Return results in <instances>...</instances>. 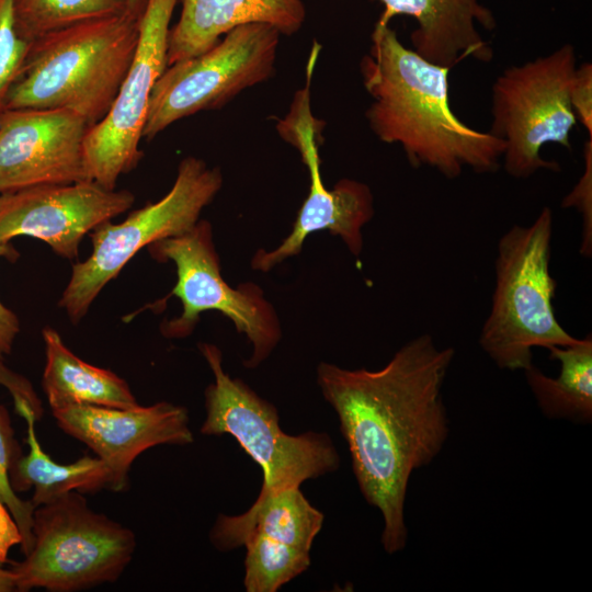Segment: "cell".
I'll list each match as a JSON object with an SVG mask.
<instances>
[{"label":"cell","instance_id":"obj_1","mask_svg":"<svg viewBox=\"0 0 592 592\" xmlns=\"http://www.w3.org/2000/svg\"><path fill=\"white\" fill-rule=\"evenodd\" d=\"M453 348L424 333L402 345L382 368L348 369L321 362L317 383L339 419L364 499L383 517L380 542L401 551L405 503L412 473L430 465L449 434L442 389Z\"/></svg>","mask_w":592,"mask_h":592},{"label":"cell","instance_id":"obj_2","mask_svg":"<svg viewBox=\"0 0 592 592\" xmlns=\"http://www.w3.org/2000/svg\"><path fill=\"white\" fill-rule=\"evenodd\" d=\"M360 70L373 99L365 112L371 130L379 140L399 145L412 167L432 168L447 179L465 169L498 171L505 144L453 112L449 68L406 47L389 25L375 24Z\"/></svg>","mask_w":592,"mask_h":592},{"label":"cell","instance_id":"obj_3","mask_svg":"<svg viewBox=\"0 0 592 592\" xmlns=\"http://www.w3.org/2000/svg\"><path fill=\"white\" fill-rule=\"evenodd\" d=\"M139 21L126 9L33 41L4 110L64 109L95 125L118 95L136 49Z\"/></svg>","mask_w":592,"mask_h":592},{"label":"cell","instance_id":"obj_4","mask_svg":"<svg viewBox=\"0 0 592 592\" xmlns=\"http://www.w3.org/2000/svg\"><path fill=\"white\" fill-rule=\"evenodd\" d=\"M553 228V212L543 207L531 225H514L498 241L496 285L479 344L501 369L524 371L533 364L532 349L578 340L555 312L557 283L549 270Z\"/></svg>","mask_w":592,"mask_h":592},{"label":"cell","instance_id":"obj_5","mask_svg":"<svg viewBox=\"0 0 592 592\" xmlns=\"http://www.w3.org/2000/svg\"><path fill=\"white\" fill-rule=\"evenodd\" d=\"M32 532L30 553L9 562L18 592H77L115 582L137 547L129 527L92 510L78 491L37 506Z\"/></svg>","mask_w":592,"mask_h":592},{"label":"cell","instance_id":"obj_6","mask_svg":"<svg viewBox=\"0 0 592 592\" xmlns=\"http://www.w3.org/2000/svg\"><path fill=\"white\" fill-rule=\"evenodd\" d=\"M198 349L214 375L204 392L206 414L200 431L231 435L260 466L263 482L258 497L300 487L339 468V454L327 433H285L276 408L224 371L218 346L202 342Z\"/></svg>","mask_w":592,"mask_h":592},{"label":"cell","instance_id":"obj_7","mask_svg":"<svg viewBox=\"0 0 592 592\" xmlns=\"http://www.w3.org/2000/svg\"><path fill=\"white\" fill-rule=\"evenodd\" d=\"M577 67L574 47L565 44L545 56L505 68L491 88L490 130L505 144V172L526 179L538 170L560 171L540 149L558 144L572 150L571 133L578 124L570 103Z\"/></svg>","mask_w":592,"mask_h":592},{"label":"cell","instance_id":"obj_8","mask_svg":"<svg viewBox=\"0 0 592 592\" xmlns=\"http://www.w3.org/2000/svg\"><path fill=\"white\" fill-rule=\"evenodd\" d=\"M221 185L218 167H208L202 159L189 156L180 162L175 181L162 198L134 210L118 224L109 220L95 227L89 234L91 254L72 265L58 301L71 322L76 325L87 315L104 286L137 252L192 229Z\"/></svg>","mask_w":592,"mask_h":592},{"label":"cell","instance_id":"obj_9","mask_svg":"<svg viewBox=\"0 0 592 592\" xmlns=\"http://www.w3.org/2000/svg\"><path fill=\"white\" fill-rule=\"evenodd\" d=\"M147 249L156 261H172L177 269L170 295L181 300L182 312L161 325L166 338L190 335L204 311L216 310L251 343L252 353L243 362L247 368L258 367L271 355L282 337L277 314L260 286L244 283L235 288L224 280L209 221L200 219L189 231L158 240Z\"/></svg>","mask_w":592,"mask_h":592},{"label":"cell","instance_id":"obj_10","mask_svg":"<svg viewBox=\"0 0 592 592\" xmlns=\"http://www.w3.org/2000/svg\"><path fill=\"white\" fill-rule=\"evenodd\" d=\"M280 36L269 24L240 25L206 52L168 66L151 90L143 137L151 139L179 119L219 109L267 80Z\"/></svg>","mask_w":592,"mask_h":592},{"label":"cell","instance_id":"obj_11","mask_svg":"<svg viewBox=\"0 0 592 592\" xmlns=\"http://www.w3.org/2000/svg\"><path fill=\"white\" fill-rule=\"evenodd\" d=\"M276 129L299 151L309 172V192L291 234L275 249L257 251L251 266L261 272L272 270L299 254L307 237L320 230L340 237L349 251L358 257L363 249L362 229L374 216L373 193L367 184L353 179H341L332 190L326 187L318 151L323 123L311 113L309 89L295 93L289 112L277 121Z\"/></svg>","mask_w":592,"mask_h":592},{"label":"cell","instance_id":"obj_12","mask_svg":"<svg viewBox=\"0 0 592 592\" xmlns=\"http://www.w3.org/2000/svg\"><path fill=\"white\" fill-rule=\"evenodd\" d=\"M178 0H148L139 21L136 49L118 95L84 140L92 181L114 190L118 178L143 156L139 144L151 90L168 67L170 23Z\"/></svg>","mask_w":592,"mask_h":592},{"label":"cell","instance_id":"obj_13","mask_svg":"<svg viewBox=\"0 0 592 592\" xmlns=\"http://www.w3.org/2000/svg\"><path fill=\"white\" fill-rule=\"evenodd\" d=\"M135 195L94 181L44 184L0 193V242L26 236L77 260L83 237L129 209Z\"/></svg>","mask_w":592,"mask_h":592},{"label":"cell","instance_id":"obj_14","mask_svg":"<svg viewBox=\"0 0 592 592\" xmlns=\"http://www.w3.org/2000/svg\"><path fill=\"white\" fill-rule=\"evenodd\" d=\"M89 128L69 110H4L0 114V193L92 181L84 152Z\"/></svg>","mask_w":592,"mask_h":592},{"label":"cell","instance_id":"obj_15","mask_svg":"<svg viewBox=\"0 0 592 592\" xmlns=\"http://www.w3.org/2000/svg\"><path fill=\"white\" fill-rule=\"evenodd\" d=\"M52 414L66 434L110 466L117 492L126 490L130 467L143 452L194 441L187 410L168 401L135 408L71 405L54 408Z\"/></svg>","mask_w":592,"mask_h":592},{"label":"cell","instance_id":"obj_16","mask_svg":"<svg viewBox=\"0 0 592 592\" xmlns=\"http://www.w3.org/2000/svg\"><path fill=\"white\" fill-rule=\"evenodd\" d=\"M384 10L377 25H389L391 19L407 15L417 27L411 33L412 49L426 60L446 68L466 57L489 62L493 50L481 37L478 26L492 31L493 12L480 0H376Z\"/></svg>","mask_w":592,"mask_h":592},{"label":"cell","instance_id":"obj_17","mask_svg":"<svg viewBox=\"0 0 592 592\" xmlns=\"http://www.w3.org/2000/svg\"><path fill=\"white\" fill-rule=\"evenodd\" d=\"M305 19L301 0H183L170 29L168 66L206 52L237 26L264 23L292 35Z\"/></svg>","mask_w":592,"mask_h":592},{"label":"cell","instance_id":"obj_18","mask_svg":"<svg viewBox=\"0 0 592 592\" xmlns=\"http://www.w3.org/2000/svg\"><path fill=\"white\" fill-rule=\"evenodd\" d=\"M323 520L299 487H293L258 497L242 514H219L209 531V540L219 551H230L241 547L249 536L260 534L310 551Z\"/></svg>","mask_w":592,"mask_h":592},{"label":"cell","instance_id":"obj_19","mask_svg":"<svg viewBox=\"0 0 592 592\" xmlns=\"http://www.w3.org/2000/svg\"><path fill=\"white\" fill-rule=\"evenodd\" d=\"M15 411L26 423L30 451L14 463L10 482L16 493L33 489L30 500L35 509L72 491L83 494L101 490L117 492L114 474L103 459L84 455L70 464L55 462L37 439L35 423L38 420L34 411L26 403L16 405Z\"/></svg>","mask_w":592,"mask_h":592},{"label":"cell","instance_id":"obj_20","mask_svg":"<svg viewBox=\"0 0 592 592\" xmlns=\"http://www.w3.org/2000/svg\"><path fill=\"white\" fill-rule=\"evenodd\" d=\"M42 335L46 356L42 386L50 409L71 405L140 406L125 379L78 357L55 329L45 327Z\"/></svg>","mask_w":592,"mask_h":592},{"label":"cell","instance_id":"obj_21","mask_svg":"<svg viewBox=\"0 0 592 592\" xmlns=\"http://www.w3.org/2000/svg\"><path fill=\"white\" fill-rule=\"evenodd\" d=\"M551 360L559 362L557 377H549L532 364L524 369L527 385L543 414L588 424L592 421V339L566 346L548 349Z\"/></svg>","mask_w":592,"mask_h":592},{"label":"cell","instance_id":"obj_22","mask_svg":"<svg viewBox=\"0 0 592 592\" xmlns=\"http://www.w3.org/2000/svg\"><path fill=\"white\" fill-rule=\"evenodd\" d=\"M126 10V0H14V26L27 43L52 32Z\"/></svg>","mask_w":592,"mask_h":592},{"label":"cell","instance_id":"obj_23","mask_svg":"<svg viewBox=\"0 0 592 592\" xmlns=\"http://www.w3.org/2000/svg\"><path fill=\"white\" fill-rule=\"evenodd\" d=\"M243 585L247 592H275L310 566V551L264 535L249 536L243 545Z\"/></svg>","mask_w":592,"mask_h":592},{"label":"cell","instance_id":"obj_24","mask_svg":"<svg viewBox=\"0 0 592 592\" xmlns=\"http://www.w3.org/2000/svg\"><path fill=\"white\" fill-rule=\"evenodd\" d=\"M23 455L22 448L14 435L10 413L5 406L0 405V499L10 510L21 533V550L30 553L33 546V517L35 506L31 500H23L12 489L10 471L14 463Z\"/></svg>","mask_w":592,"mask_h":592},{"label":"cell","instance_id":"obj_25","mask_svg":"<svg viewBox=\"0 0 592 592\" xmlns=\"http://www.w3.org/2000/svg\"><path fill=\"white\" fill-rule=\"evenodd\" d=\"M13 3L14 0H0V114L30 48V43L16 33Z\"/></svg>","mask_w":592,"mask_h":592},{"label":"cell","instance_id":"obj_26","mask_svg":"<svg viewBox=\"0 0 592 592\" xmlns=\"http://www.w3.org/2000/svg\"><path fill=\"white\" fill-rule=\"evenodd\" d=\"M584 171L577 184L562 200L563 208H576L582 215V243L580 253L592 254V136L583 146Z\"/></svg>","mask_w":592,"mask_h":592},{"label":"cell","instance_id":"obj_27","mask_svg":"<svg viewBox=\"0 0 592 592\" xmlns=\"http://www.w3.org/2000/svg\"><path fill=\"white\" fill-rule=\"evenodd\" d=\"M570 103L577 121L592 136V65L582 62L576 67L571 87Z\"/></svg>","mask_w":592,"mask_h":592},{"label":"cell","instance_id":"obj_28","mask_svg":"<svg viewBox=\"0 0 592 592\" xmlns=\"http://www.w3.org/2000/svg\"><path fill=\"white\" fill-rule=\"evenodd\" d=\"M19 257L18 251L10 242H0V259L5 258L14 261ZM20 332V321L16 315L0 301V360L12 352L16 335Z\"/></svg>","mask_w":592,"mask_h":592},{"label":"cell","instance_id":"obj_29","mask_svg":"<svg viewBox=\"0 0 592 592\" xmlns=\"http://www.w3.org/2000/svg\"><path fill=\"white\" fill-rule=\"evenodd\" d=\"M0 385L10 391L14 406L26 403L32 408L38 419L42 418L44 409L31 383L8 368L2 360H0Z\"/></svg>","mask_w":592,"mask_h":592},{"label":"cell","instance_id":"obj_30","mask_svg":"<svg viewBox=\"0 0 592 592\" xmlns=\"http://www.w3.org/2000/svg\"><path fill=\"white\" fill-rule=\"evenodd\" d=\"M21 542L18 524L0 499V561L7 563L10 549L15 545H21Z\"/></svg>","mask_w":592,"mask_h":592},{"label":"cell","instance_id":"obj_31","mask_svg":"<svg viewBox=\"0 0 592 592\" xmlns=\"http://www.w3.org/2000/svg\"><path fill=\"white\" fill-rule=\"evenodd\" d=\"M15 590V577L10 568H4L0 561V592H13Z\"/></svg>","mask_w":592,"mask_h":592},{"label":"cell","instance_id":"obj_32","mask_svg":"<svg viewBox=\"0 0 592 592\" xmlns=\"http://www.w3.org/2000/svg\"><path fill=\"white\" fill-rule=\"evenodd\" d=\"M148 0H126V9L133 14L141 18Z\"/></svg>","mask_w":592,"mask_h":592}]
</instances>
